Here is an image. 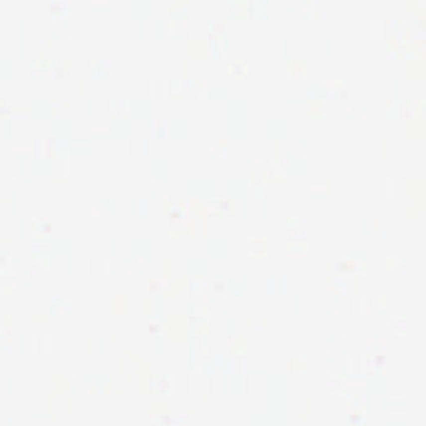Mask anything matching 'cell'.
I'll return each mask as SVG.
<instances>
[{
    "instance_id": "cell-8",
    "label": "cell",
    "mask_w": 426,
    "mask_h": 426,
    "mask_svg": "<svg viewBox=\"0 0 426 426\" xmlns=\"http://www.w3.org/2000/svg\"><path fill=\"white\" fill-rule=\"evenodd\" d=\"M87 354L90 356L103 355V337L90 336L87 337Z\"/></svg>"
},
{
    "instance_id": "cell-5",
    "label": "cell",
    "mask_w": 426,
    "mask_h": 426,
    "mask_svg": "<svg viewBox=\"0 0 426 426\" xmlns=\"http://www.w3.org/2000/svg\"><path fill=\"white\" fill-rule=\"evenodd\" d=\"M18 355L33 356L36 355V337L19 336L18 337Z\"/></svg>"
},
{
    "instance_id": "cell-9",
    "label": "cell",
    "mask_w": 426,
    "mask_h": 426,
    "mask_svg": "<svg viewBox=\"0 0 426 426\" xmlns=\"http://www.w3.org/2000/svg\"><path fill=\"white\" fill-rule=\"evenodd\" d=\"M50 339L45 336H39L36 337V355H50L51 352V345H50Z\"/></svg>"
},
{
    "instance_id": "cell-1",
    "label": "cell",
    "mask_w": 426,
    "mask_h": 426,
    "mask_svg": "<svg viewBox=\"0 0 426 426\" xmlns=\"http://www.w3.org/2000/svg\"><path fill=\"white\" fill-rule=\"evenodd\" d=\"M31 415L35 420H48L53 418L51 413V396L35 395L31 400Z\"/></svg>"
},
{
    "instance_id": "cell-11",
    "label": "cell",
    "mask_w": 426,
    "mask_h": 426,
    "mask_svg": "<svg viewBox=\"0 0 426 426\" xmlns=\"http://www.w3.org/2000/svg\"><path fill=\"white\" fill-rule=\"evenodd\" d=\"M54 420H55V419H48V420H34L33 424H31V426H54Z\"/></svg>"
},
{
    "instance_id": "cell-6",
    "label": "cell",
    "mask_w": 426,
    "mask_h": 426,
    "mask_svg": "<svg viewBox=\"0 0 426 426\" xmlns=\"http://www.w3.org/2000/svg\"><path fill=\"white\" fill-rule=\"evenodd\" d=\"M70 354L74 356H84L87 354V337H70Z\"/></svg>"
},
{
    "instance_id": "cell-10",
    "label": "cell",
    "mask_w": 426,
    "mask_h": 426,
    "mask_svg": "<svg viewBox=\"0 0 426 426\" xmlns=\"http://www.w3.org/2000/svg\"><path fill=\"white\" fill-rule=\"evenodd\" d=\"M10 393V378L8 375H0V395H8Z\"/></svg>"
},
{
    "instance_id": "cell-7",
    "label": "cell",
    "mask_w": 426,
    "mask_h": 426,
    "mask_svg": "<svg viewBox=\"0 0 426 426\" xmlns=\"http://www.w3.org/2000/svg\"><path fill=\"white\" fill-rule=\"evenodd\" d=\"M126 300H128V299L125 298H112L110 314H111L112 317H125V315H129Z\"/></svg>"
},
{
    "instance_id": "cell-13",
    "label": "cell",
    "mask_w": 426,
    "mask_h": 426,
    "mask_svg": "<svg viewBox=\"0 0 426 426\" xmlns=\"http://www.w3.org/2000/svg\"><path fill=\"white\" fill-rule=\"evenodd\" d=\"M11 419L8 415H0V426H10Z\"/></svg>"
},
{
    "instance_id": "cell-4",
    "label": "cell",
    "mask_w": 426,
    "mask_h": 426,
    "mask_svg": "<svg viewBox=\"0 0 426 426\" xmlns=\"http://www.w3.org/2000/svg\"><path fill=\"white\" fill-rule=\"evenodd\" d=\"M31 321L35 322L31 327V332L34 335H40V336L48 337L51 334V326H50V318L45 317H34Z\"/></svg>"
},
{
    "instance_id": "cell-2",
    "label": "cell",
    "mask_w": 426,
    "mask_h": 426,
    "mask_svg": "<svg viewBox=\"0 0 426 426\" xmlns=\"http://www.w3.org/2000/svg\"><path fill=\"white\" fill-rule=\"evenodd\" d=\"M69 411H70L69 396L67 395L51 396V413H53V418H60V416L69 415Z\"/></svg>"
},
{
    "instance_id": "cell-12",
    "label": "cell",
    "mask_w": 426,
    "mask_h": 426,
    "mask_svg": "<svg viewBox=\"0 0 426 426\" xmlns=\"http://www.w3.org/2000/svg\"><path fill=\"white\" fill-rule=\"evenodd\" d=\"M110 378H114L115 375H117V368H116V357H111L110 359Z\"/></svg>"
},
{
    "instance_id": "cell-3",
    "label": "cell",
    "mask_w": 426,
    "mask_h": 426,
    "mask_svg": "<svg viewBox=\"0 0 426 426\" xmlns=\"http://www.w3.org/2000/svg\"><path fill=\"white\" fill-rule=\"evenodd\" d=\"M51 317H70V299L53 298L50 301Z\"/></svg>"
}]
</instances>
